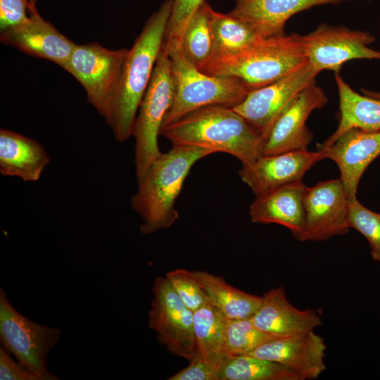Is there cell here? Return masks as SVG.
Returning a JSON list of instances; mask_svg holds the SVG:
<instances>
[{
	"mask_svg": "<svg viewBox=\"0 0 380 380\" xmlns=\"http://www.w3.org/2000/svg\"><path fill=\"white\" fill-rule=\"evenodd\" d=\"M171 11L172 0H165L129 49L117 92L105 118L119 142L132 136L139 107L161 51Z\"/></svg>",
	"mask_w": 380,
	"mask_h": 380,
	"instance_id": "1",
	"label": "cell"
},
{
	"mask_svg": "<svg viewBox=\"0 0 380 380\" xmlns=\"http://www.w3.org/2000/svg\"><path fill=\"white\" fill-rule=\"evenodd\" d=\"M160 134L172 145L224 152L249 164L261 156V135L231 107L212 105L196 109L162 127Z\"/></svg>",
	"mask_w": 380,
	"mask_h": 380,
	"instance_id": "2",
	"label": "cell"
},
{
	"mask_svg": "<svg viewBox=\"0 0 380 380\" xmlns=\"http://www.w3.org/2000/svg\"><path fill=\"white\" fill-rule=\"evenodd\" d=\"M215 153L203 147L173 145L152 163L131 199L132 209L142 220V234H151L175 223L179 218L175 203L190 170L198 160Z\"/></svg>",
	"mask_w": 380,
	"mask_h": 380,
	"instance_id": "3",
	"label": "cell"
},
{
	"mask_svg": "<svg viewBox=\"0 0 380 380\" xmlns=\"http://www.w3.org/2000/svg\"><path fill=\"white\" fill-rule=\"evenodd\" d=\"M308 63L300 35L292 33L261 38L242 51L212 56L199 70L209 75L236 77L252 91Z\"/></svg>",
	"mask_w": 380,
	"mask_h": 380,
	"instance_id": "4",
	"label": "cell"
},
{
	"mask_svg": "<svg viewBox=\"0 0 380 380\" xmlns=\"http://www.w3.org/2000/svg\"><path fill=\"white\" fill-rule=\"evenodd\" d=\"M171 61L174 99L163 126L171 124L201 107L221 105L233 108L251 90L241 80L201 72L186 57L181 42H163Z\"/></svg>",
	"mask_w": 380,
	"mask_h": 380,
	"instance_id": "5",
	"label": "cell"
},
{
	"mask_svg": "<svg viewBox=\"0 0 380 380\" xmlns=\"http://www.w3.org/2000/svg\"><path fill=\"white\" fill-rule=\"evenodd\" d=\"M174 92L171 61L163 44L133 129L137 182L144 177L152 163L161 153L158 137L172 104Z\"/></svg>",
	"mask_w": 380,
	"mask_h": 380,
	"instance_id": "6",
	"label": "cell"
},
{
	"mask_svg": "<svg viewBox=\"0 0 380 380\" xmlns=\"http://www.w3.org/2000/svg\"><path fill=\"white\" fill-rule=\"evenodd\" d=\"M129 49L98 43L76 44L63 68L84 87L88 102L104 118L117 92Z\"/></svg>",
	"mask_w": 380,
	"mask_h": 380,
	"instance_id": "7",
	"label": "cell"
},
{
	"mask_svg": "<svg viewBox=\"0 0 380 380\" xmlns=\"http://www.w3.org/2000/svg\"><path fill=\"white\" fill-rule=\"evenodd\" d=\"M60 330L39 324L20 313L0 288V341L23 365L45 380L59 378L47 369L50 352L60 339Z\"/></svg>",
	"mask_w": 380,
	"mask_h": 380,
	"instance_id": "8",
	"label": "cell"
},
{
	"mask_svg": "<svg viewBox=\"0 0 380 380\" xmlns=\"http://www.w3.org/2000/svg\"><path fill=\"white\" fill-rule=\"evenodd\" d=\"M148 327L172 353L191 360L195 353L194 312L183 303L166 277L156 278Z\"/></svg>",
	"mask_w": 380,
	"mask_h": 380,
	"instance_id": "9",
	"label": "cell"
},
{
	"mask_svg": "<svg viewBox=\"0 0 380 380\" xmlns=\"http://www.w3.org/2000/svg\"><path fill=\"white\" fill-rule=\"evenodd\" d=\"M300 39L308 63L319 72L338 73L343 63L353 59L380 60V51L369 47L375 37L368 32L322 23Z\"/></svg>",
	"mask_w": 380,
	"mask_h": 380,
	"instance_id": "10",
	"label": "cell"
},
{
	"mask_svg": "<svg viewBox=\"0 0 380 380\" xmlns=\"http://www.w3.org/2000/svg\"><path fill=\"white\" fill-rule=\"evenodd\" d=\"M327 101L323 89L315 82L303 89L261 134V156L308 149L313 135L306 120Z\"/></svg>",
	"mask_w": 380,
	"mask_h": 380,
	"instance_id": "11",
	"label": "cell"
},
{
	"mask_svg": "<svg viewBox=\"0 0 380 380\" xmlns=\"http://www.w3.org/2000/svg\"><path fill=\"white\" fill-rule=\"evenodd\" d=\"M348 200L340 179L308 187L304 198L305 226L296 239L321 241L348 233Z\"/></svg>",
	"mask_w": 380,
	"mask_h": 380,
	"instance_id": "12",
	"label": "cell"
},
{
	"mask_svg": "<svg viewBox=\"0 0 380 380\" xmlns=\"http://www.w3.org/2000/svg\"><path fill=\"white\" fill-rule=\"evenodd\" d=\"M319 73L308 63L270 84L251 91L232 109L261 135L303 89L315 82Z\"/></svg>",
	"mask_w": 380,
	"mask_h": 380,
	"instance_id": "13",
	"label": "cell"
},
{
	"mask_svg": "<svg viewBox=\"0 0 380 380\" xmlns=\"http://www.w3.org/2000/svg\"><path fill=\"white\" fill-rule=\"evenodd\" d=\"M322 159L320 151L308 149L262 156L251 163L242 165L239 174L258 197L285 184L302 181L305 174Z\"/></svg>",
	"mask_w": 380,
	"mask_h": 380,
	"instance_id": "14",
	"label": "cell"
},
{
	"mask_svg": "<svg viewBox=\"0 0 380 380\" xmlns=\"http://www.w3.org/2000/svg\"><path fill=\"white\" fill-rule=\"evenodd\" d=\"M324 339L310 331L268 341L246 355L279 363L300 380L318 378L326 369Z\"/></svg>",
	"mask_w": 380,
	"mask_h": 380,
	"instance_id": "15",
	"label": "cell"
},
{
	"mask_svg": "<svg viewBox=\"0 0 380 380\" xmlns=\"http://www.w3.org/2000/svg\"><path fill=\"white\" fill-rule=\"evenodd\" d=\"M323 158L338 165L349 198L356 197L360 179L369 165L380 155V131L365 132L353 127L343 132L329 146L317 150Z\"/></svg>",
	"mask_w": 380,
	"mask_h": 380,
	"instance_id": "16",
	"label": "cell"
},
{
	"mask_svg": "<svg viewBox=\"0 0 380 380\" xmlns=\"http://www.w3.org/2000/svg\"><path fill=\"white\" fill-rule=\"evenodd\" d=\"M1 42L28 55L51 61L63 69L76 45L44 20L38 11L30 13L27 21L1 31Z\"/></svg>",
	"mask_w": 380,
	"mask_h": 380,
	"instance_id": "17",
	"label": "cell"
},
{
	"mask_svg": "<svg viewBox=\"0 0 380 380\" xmlns=\"http://www.w3.org/2000/svg\"><path fill=\"white\" fill-rule=\"evenodd\" d=\"M251 320L260 331L277 338L314 331L322 324L315 310H302L292 305L283 286L264 293L261 305Z\"/></svg>",
	"mask_w": 380,
	"mask_h": 380,
	"instance_id": "18",
	"label": "cell"
},
{
	"mask_svg": "<svg viewBox=\"0 0 380 380\" xmlns=\"http://www.w3.org/2000/svg\"><path fill=\"white\" fill-rule=\"evenodd\" d=\"M357 0H235L229 13L248 23L262 38L284 35L288 20L300 11L323 4Z\"/></svg>",
	"mask_w": 380,
	"mask_h": 380,
	"instance_id": "19",
	"label": "cell"
},
{
	"mask_svg": "<svg viewBox=\"0 0 380 380\" xmlns=\"http://www.w3.org/2000/svg\"><path fill=\"white\" fill-rule=\"evenodd\" d=\"M307 189L303 181H298L256 197L249 208L251 221L282 225L296 239L305 226L304 198Z\"/></svg>",
	"mask_w": 380,
	"mask_h": 380,
	"instance_id": "20",
	"label": "cell"
},
{
	"mask_svg": "<svg viewBox=\"0 0 380 380\" xmlns=\"http://www.w3.org/2000/svg\"><path fill=\"white\" fill-rule=\"evenodd\" d=\"M50 158L37 141L15 132L0 130V172L25 182H36Z\"/></svg>",
	"mask_w": 380,
	"mask_h": 380,
	"instance_id": "21",
	"label": "cell"
},
{
	"mask_svg": "<svg viewBox=\"0 0 380 380\" xmlns=\"http://www.w3.org/2000/svg\"><path fill=\"white\" fill-rule=\"evenodd\" d=\"M334 75L339 96V123L336 130L317 146V150L331 146L343 132L353 127L365 132L380 131V100L359 94L338 73Z\"/></svg>",
	"mask_w": 380,
	"mask_h": 380,
	"instance_id": "22",
	"label": "cell"
},
{
	"mask_svg": "<svg viewBox=\"0 0 380 380\" xmlns=\"http://www.w3.org/2000/svg\"><path fill=\"white\" fill-rule=\"evenodd\" d=\"M229 321L208 301L194 312L195 353L193 357L220 370L226 358L224 341Z\"/></svg>",
	"mask_w": 380,
	"mask_h": 380,
	"instance_id": "23",
	"label": "cell"
},
{
	"mask_svg": "<svg viewBox=\"0 0 380 380\" xmlns=\"http://www.w3.org/2000/svg\"><path fill=\"white\" fill-rule=\"evenodd\" d=\"M208 301L229 319L251 317L259 309L262 297L248 293L205 271H194Z\"/></svg>",
	"mask_w": 380,
	"mask_h": 380,
	"instance_id": "24",
	"label": "cell"
},
{
	"mask_svg": "<svg viewBox=\"0 0 380 380\" xmlns=\"http://www.w3.org/2000/svg\"><path fill=\"white\" fill-rule=\"evenodd\" d=\"M210 28L212 56L242 51L262 38L248 23L229 13L224 14L213 10Z\"/></svg>",
	"mask_w": 380,
	"mask_h": 380,
	"instance_id": "25",
	"label": "cell"
},
{
	"mask_svg": "<svg viewBox=\"0 0 380 380\" xmlns=\"http://www.w3.org/2000/svg\"><path fill=\"white\" fill-rule=\"evenodd\" d=\"M218 380H300L290 369L274 362L250 355L224 359Z\"/></svg>",
	"mask_w": 380,
	"mask_h": 380,
	"instance_id": "26",
	"label": "cell"
},
{
	"mask_svg": "<svg viewBox=\"0 0 380 380\" xmlns=\"http://www.w3.org/2000/svg\"><path fill=\"white\" fill-rule=\"evenodd\" d=\"M212 7L205 1L190 18L181 39L187 59L200 69L212 56Z\"/></svg>",
	"mask_w": 380,
	"mask_h": 380,
	"instance_id": "27",
	"label": "cell"
},
{
	"mask_svg": "<svg viewBox=\"0 0 380 380\" xmlns=\"http://www.w3.org/2000/svg\"><path fill=\"white\" fill-rule=\"evenodd\" d=\"M276 338H279L258 329L251 317L229 319L224 341L226 357L246 355L261 345Z\"/></svg>",
	"mask_w": 380,
	"mask_h": 380,
	"instance_id": "28",
	"label": "cell"
},
{
	"mask_svg": "<svg viewBox=\"0 0 380 380\" xmlns=\"http://www.w3.org/2000/svg\"><path fill=\"white\" fill-rule=\"evenodd\" d=\"M348 223L366 238L372 258L380 262V213L367 208L353 197L348 200Z\"/></svg>",
	"mask_w": 380,
	"mask_h": 380,
	"instance_id": "29",
	"label": "cell"
},
{
	"mask_svg": "<svg viewBox=\"0 0 380 380\" xmlns=\"http://www.w3.org/2000/svg\"><path fill=\"white\" fill-rule=\"evenodd\" d=\"M165 277L180 299L194 312L208 301L194 271L177 269L168 272Z\"/></svg>",
	"mask_w": 380,
	"mask_h": 380,
	"instance_id": "30",
	"label": "cell"
},
{
	"mask_svg": "<svg viewBox=\"0 0 380 380\" xmlns=\"http://www.w3.org/2000/svg\"><path fill=\"white\" fill-rule=\"evenodd\" d=\"M205 0H172V11L163 42H181L184 30L194 13Z\"/></svg>",
	"mask_w": 380,
	"mask_h": 380,
	"instance_id": "31",
	"label": "cell"
},
{
	"mask_svg": "<svg viewBox=\"0 0 380 380\" xmlns=\"http://www.w3.org/2000/svg\"><path fill=\"white\" fill-rule=\"evenodd\" d=\"M0 379L1 380H45L23 365L15 360L11 353L3 346L0 348Z\"/></svg>",
	"mask_w": 380,
	"mask_h": 380,
	"instance_id": "32",
	"label": "cell"
},
{
	"mask_svg": "<svg viewBox=\"0 0 380 380\" xmlns=\"http://www.w3.org/2000/svg\"><path fill=\"white\" fill-rule=\"evenodd\" d=\"M28 0H0V30L4 31L27 21Z\"/></svg>",
	"mask_w": 380,
	"mask_h": 380,
	"instance_id": "33",
	"label": "cell"
},
{
	"mask_svg": "<svg viewBox=\"0 0 380 380\" xmlns=\"http://www.w3.org/2000/svg\"><path fill=\"white\" fill-rule=\"evenodd\" d=\"M220 370L207 362L193 357L189 365L169 377L168 380H218Z\"/></svg>",
	"mask_w": 380,
	"mask_h": 380,
	"instance_id": "34",
	"label": "cell"
},
{
	"mask_svg": "<svg viewBox=\"0 0 380 380\" xmlns=\"http://www.w3.org/2000/svg\"><path fill=\"white\" fill-rule=\"evenodd\" d=\"M361 92L367 96L380 100V91H375L362 88Z\"/></svg>",
	"mask_w": 380,
	"mask_h": 380,
	"instance_id": "35",
	"label": "cell"
},
{
	"mask_svg": "<svg viewBox=\"0 0 380 380\" xmlns=\"http://www.w3.org/2000/svg\"><path fill=\"white\" fill-rule=\"evenodd\" d=\"M29 6H30V13H34L37 12V0H28Z\"/></svg>",
	"mask_w": 380,
	"mask_h": 380,
	"instance_id": "36",
	"label": "cell"
}]
</instances>
